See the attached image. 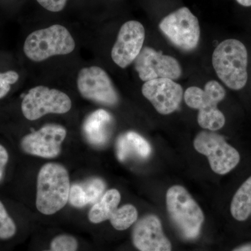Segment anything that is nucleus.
Here are the masks:
<instances>
[{
  "label": "nucleus",
  "instance_id": "f257e3e1",
  "mask_svg": "<svg viewBox=\"0 0 251 251\" xmlns=\"http://www.w3.org/2000/svg\"><path fill=\"white\" fill-rule=\"evenodd\" d=\"M70 177L65 167L57 163H46L38 173L36 206L44 215L58 212L69 202Z\"/></svg>",
  "mask_w": 251,
  "mask_h": 251
},
{
  "label": "nucleus",
  "instance_id": "f03ea898",
  "mask_svg": "<svg viewBox=\"0 0 251 251\" xmlns=\"http://www.w3.org/2000/svg\"><path fill=\"white\" fill-rule=\"evenodd\" d=\"M212 64L220 80L232 90H240L248 81V51L243 43L226 39L212 54Z\"/></svg>",
  "mask_w": 251,
  "mask_h": 251
},
{
  "label": "nucleus",
  "instance_id": "7ed1b4c3",
  "mask_svg": "<svg viewBox=\"0 0 251 251\" xmlns=\"http://www.w3.org/2000/svg\"><path fill=\"white\" fill-rule=\"evenodd\" d=\"M166 207L171 222L183 237L193 239L199 235L204 215L186 188L179 185L170 188L166 193Z\"/></svg>",
  "mask_w": 251,
  "mask_h": 251
},
{
  "label": "nucleus",
  "instance_id": "20e7f679",
  "mask_svg": "<svg viewBox=\"0 0 251 251\" xmlns=\"http://www.w3.org/2000/svg\"><path fill=\"white\" fill-rule=\"evenodd\" d=\"M226 90L216 80L206 82L204 88L188 87L185 91V103L189 108L199 110L198 122L204 129L216 131L221 129L226 124V117L218 108L220 102L226 97Z\"/></svg>",
  "mask_w": 251,
  "mask_h": 251
},
{
  "label": "nucleus",
  "instance_id": "39448f33",
  "mask_svg": "<svg viewBox=\"0 0 251 251\" xmlns=\"http://www.w3.org/2000/svg\"><path fill=\"white\" fill-rule=\"evenodd\" d=\"M75 43L69 30L60 25L31 33L25 41V54L34 62H42L56 55L72 52Z\"/></svg>",
  "mask_w": 251,
  "mask_h": 251
},
{
  "label": "nucleus",
  "instance_id": "423d86ee",
  "mask_svg": "<svg viewBox=\"0 0 251 251\" xmlns=\"http://www.w3.org/2000/svg\"><path fill=\"white\" fill-rule=\"evenodd\" d=\"M196 151L207 157L211 170L221 175L227 174L240 161L239 151L226 142L223 135L211 130L200 132L193 141Z\"/></svg>",
  "mask_w": 251,
  "mask_h": 251
},
{
  "label": "nucleus",
  "instance_id": "0eeeda50",
  "mask_svg": "<svg viewBox=\"0 0 251 251\" xmlns=\"http://www.w3.org/2000/svg\"><path fill=\"white\" fill-rule=\"evenodd\" d=\"M159 28L173 45L183 50H192L199 44V21L187 7L180 8L163 18Z\"/></svg>",
  "mask_w": 251,
  "mask_h": 251
},
{
  "label": "nucleus",
  "instance_id": "6e6552de",
  "mask_svg": "<svg viewBox=\"0 0 251 251\" xmlns=\"http://www.w3.org/2000/svg\"><path fill=\"white\" fill-rule=\"evenodd\" d=\"M72 107L69 96L45 86L33 87L25 96L21 110L28 120L34 121L48 114H65Z\"/></svg>",
  "mask_w": 251,
  "mask_h": 251
},
{
  "label": "nucleus",
  "instance_id": "1a4fd4ad",
  "mask_svg": "<svg viewBox=\"0 0 251 251\" xmlns=\"http://www.w3.org/2000/svg\"><path fill=\"white\" fill-rule=\"evenodd\" d=\"M77 86L80 95L94 103L115 106L120 100L111 79L101 68L93 66L81 69L77 75Z\"/></svg>",
  "mask_w": 251,
  "mask_h": 251
},
{
  "label": "nucleus",
  "instance_id": "9d476101",
  "mask_svg": "<svg viewBox=\"0 0 251 251\" xmlns=\"http://www.w3.org/2000/svg\"><path fill=\"white\" fill-rule=\"evenodd\" d=\"M135 69L144 82L158 78L176 80L182 74L179 62L173 57L150 47L142 49L135 59Z\"/></svg>",
  "mask_w": 251,
  "mask_h": 251
},
{
  "label": "nucleus",
  "instance_id": "9b49d317",
  "mask_svg": "<svg viewBox=\"0 0 251 251\" xmlns=\"http://www.w3.org/2000/svg\"><path fill=\"white\" fill-rule=\"evenodd\" d=\"M67 135V130L62 126L49 124L23 137L21 147L27 154L44 158H56L60 154Z\"/></svg>",
  "mask_w": 251,
  "mask_h": 251
},
{
  "label": "nucleus",
  "instance_id": "f8f14e48",
  "mask_svg": "<svg viewBox=\"0 0 251 251\" xmlns=\"http://www.w3.org/2000/svg\"><path fill=\"white\" fill-rule=\"evenodd\" d=\"M145 39L144 26L136 21L125 23L117 36L111 51L113 62L122 69L132 64L143 49Z\"/></svg>",
  "mask_w": 251,
  "mask_h": 251
},
{
  "label": "nucleus",
  "instance_id": "ddd939ff",
  "mask_svg": "<svg viewBox=\"0 0 251 251\" xmlns=\"http://www.w3.org/2000/svg\"><path fill=\"white\" fill-rule=\"evenodd\" d=\"M142 93L152 104L158 113L170 115L179 108L184 90L179 84L168 78H158L145 82Z\"/></svg>",
  "mask_w": 251,
  "mask_h": 251
},
{
  "label": "nucleus",
  "instance_id": "4468645a",
  "mask_svg": "<svg viewBox=\"0 0 251 251\" xmlns=\"http://www.w3.org/2000/svg\"><path fill=\"white\" fill-rule=\"evenodd\" d=\"M133 246L140 251H172L161 221L154 214L143 216L135 222L131 234Z\"/></svg>",
  "mask_w": 251,
  "mask_h": 251
},
{
  "label": "nucleus",
  "instance_id": "2eb2a0df",
  "mask_svg": "<svg viewBox=\"0 0 251 251\" xmlns=\"http://www.w3.org/2000/svg\"><path fill=\"white\" fill-rule=\"evenodd\" d=\"M112 123V115L106 110L99 109L86 118L82 126L84 135L92 145L102 146L110 138Z\"/></svg>",
  "mask_w": 251,
  "mask_h": 251
},
{
  "label": "nucleus",
  "instance_id": "dca6fc26",
  "mask_svg": "<svg viewBox=\"0 0 251 251\" xmlns=\"http://www.w3.org/2000/svg\"><path fill=\"white\" fill-rule=\"evenodd\" d=\"M105 190V184L103 179L91 178L83 183L74 184L71 186L69 202L74 207H84L99 201Z\"/></svg>",
  "mask_w": 251,
  "mask_h": 251
},
{
  "label": "nucleus",
  "instance_id": "f3484780",
  "mask_svg": "<svg viewBox=\"0 0 251 251\" xmlns=\"http://www.w3.org/2000/svg\"><path fill=\"white\" fill-rule=\"evenodd\" d=\"M116 149L117 158L121 161H125L131 154L145 159L151 153V148L148 140L134 131L120 135L117 140Z\"/></svg>",
  "mask_w": 251,
  "mask_h": 251
},
{
  "label": "nucleus",
  "instance_id": "a211bd4d",
  "mask_svg": "<svg viewBox=\"0 0 251 251\" xmlns=\"http://www.w3.org/2000/svg\"><path fill=\"white\" fill-rule=\"evenodd\" d=\"M121 201V195L118 190L112 188L104 193L99 201L94 203L88 214V219L92 224H100L110 221L118 208Z\"/></svg>",
  "mask_w": 251,
  "mask_h": 251
},
{
  "label": "nucleus",
  "instance_id": "6ab92c4d",
  "mask_svg": "<svg viewBox=\"0 0 251 251\" xmlns=\"http://www.w3.org/2000/svg\"><path fill=\"white\" fill-rule=\"evenodd\" d=\"M232 217L244 221L251 215V176L248 178L234 195L230 204Z\"/></svg>",
  "mask_w": 251,
  "mask_h": 251
},
{
  "label": "nucleus",
  "instance_id": "aec40b11",
  "mask_svg": "<svg viewBox=\"0 0 251 251\" xmlns=\"http://www.w3.org/2000/svg\"><path fill=\"white\" fill-rule=\"evenodd\" d=\"M138 213L136 208L132 204H125L117 208L111 219L110 224L112 227L119 231L126 230L129 228L138 221Z\"/></svg>",
  "mask_w": 251,
  "mask_h": 251
},
{
  "label": "nucleus",
  "instance_id": "412c9836",
  "mask_svg": "<svg viewBox=\"0 0 251 251\" xmlns=\"http://www.w3.org/2000/svg\"><path fill=\"white\" fill-rule=\"evenodd\" d=\"M78 242L70 234H63L56 236L51 241L49 250L42 251H77Z\"/></svg>",
  "mask_w": 251,
  "mask_h": 251
},
{
  "label": "nucleus",
  "instance_id": "4be33fe9",
  "mask_svg": "<svg viewBox=\"0 0 251 251\" xmlns=\"http://www.w3.org/2000/svg\"><path fill=\"white\" fill-rule=\"evenodd\" d=\"M17 232L16 224L0 201V239L7 240L14 237Z\"/></svg>",
  "mask_w": 251,
  "mask_h": 251
},
{
  "label": "nucleus",
  "instance_id": "5701e85b",
  "mask_svg": "<svg viewBox=\"0 0 251 251\" xmlns=\"http://www.w3.org/2000/svg\"><path fill=\"white\" fill-rule=\"evenodd\" d=\"M19 79V75L14 71L0 73V99L4 98L11 90V85H14Z\"/></svg>",
  "mask_w": 251,
  "mask_h": 251
},
{
  "label": "nucleus",
  "instance_id": "b1692460",
  "mask_svg": "<svg viewBox=\"0 0 251 251\" xmlns=\"http://www.w3.org/2000/svg\"><path fill=\"white\" fill-rule=\"evenodd\" d=\"M44 9L51 12H59L65 7L67 0H36Z\"/></svg>",
  "mask_w": 251,
  "mask_h": 251
},
{
  "label": "nucleus",
  "instance_id": "393cba45",
  "mask_svg": "<svg viewBox=\"0 0 251 251\" xmlns=\"http://www.w3.org/2000/svg\"><path fill=\"white\" fill-rule=\"evenodd\" d=\"M9 161V153L7 150L0 145V181L2 179L4 175L5 166Z\"/></svg>",
  "mask_w": 251,
  "mask_h": 251
},
{
  "label": "nucleus",
  "instance_id": "a878e982",
  "mask_svg": "<svg viewBox=\"0 0 251 251\" xmlns=\"http://www.w3.org/2000/svg\"><path fill=\"white\" fill-rule=\"evenodd\" d=\"M232 251H251V243H248V244L239 246Z\"/></svg>",
  "mask_w": 251,
  "mask_h": 251
},
{
  "label": "nucleus",
  "instance_id": "bb28decb",
  "mask_svg": "<svg viewBox=\"0 0 251 251\" xmlns=\"http://www.w3.org/2000/svg\"><path fill=\"white\" fill-rule=\"evenodd\" d=\"M236 1L242 6H247V7L251 6V0H236Z\"/></svg>",
  "mask_w": 251,
  "mask_h": 251
}]
</instances>
